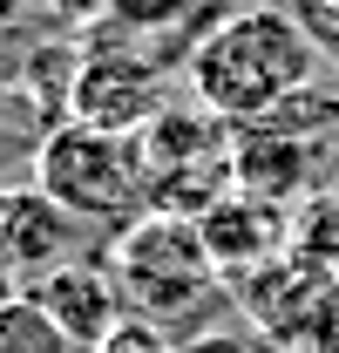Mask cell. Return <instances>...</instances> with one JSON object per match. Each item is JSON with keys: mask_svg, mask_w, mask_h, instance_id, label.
<instances>
[{"mask_svg": "<svg viewBox=\"0 0 339 353\" xmlns=\"http://www.w3.org/2000/svg\"><path fill=\"white\" fill-rule=\"evenodd\" d=\"M319 48L285 7H238L211 41L190 54L183 82L197 95V109L217 116L224 130H251L278 102H292L312 88Z\"/></svg>", "mask_w": 339, "mask_h": 353, "instance_id": "6da1fadb", "label": "cell"}, {"mask_svg": "<svg viewBox=\"0 0 339 353\" xmlns=\"http://www.w3.org/2000/svg\"><path fill=\"white\" fill-rule=\"evenodd\" d=\"M109 279L123 292V312L143 319V326H156V333H183L197 312L224 306V279H217V265H211V252H204V238H197L190 218L143 211L129 231H116Z\"/></svg>", "mask_w": 339, "mask_h": 353, "instance_id": "7a4b0ae2", "label": "cell"}, {"mask_svg": "<svg viewBox=\"0 0 339 353\" xmlns=\"http://www.w3.org/2000/svg\"><path fill=\"white\" fill-rule=\"evenodd\" d=\"M34 190L61 204L75 224H129L143 218V176H136V143L102 136L88 123H61L34 143Z\"/></svg>", "mask_w": 339, "mask_h": 353, "instance_id": "3957f363", "label": "cell"}, {"mask_svg": "<svg viewBox=\"0 0 339 353\" xmlns=\"http://www.w3.org/2000/svg\"><path fill=\"white\" fill-rule=\"evenodd\" d=\"M170 109V75L116 48H82V68L68 88V123H88L102 136H143Z\"/></svg>", "mask_w": 339, "mask_h": 353, "instance_id": "277c9868", "label": "cell"}, {"mask_svg": "<svg viewBox=\"0 0 339 353\" xmlns=\"http://www.w3.org/2000/svg\"><path fill=\"white\" fill-rule=\"evenodd\" d=\"M82 259V224L61 204H48L34 183H7V224H0V272L28 279V292L48 272Z\"/></svg>", "mask_w": 339, "mask_h": 353, "instance_id": "5b68a950", "label": "cell"}, {"mask_svg": "<svg viewBox=\"0 0 339 353\" xmlns=\"http://www.w3.org/2000/svg\"><path fill=\"white\" fill-rule=\"evenodd\" d=\"M28 299L68 333V347H75V353H95L129 319V312H123V292H116V279H109V259H88V252L75 265H61V272H48Z\"/></svg>", "mask_w": 339, "mask_h": 353, "instance_id": "8992f818", "label": "cell"}, {"mask_svg": "<svg viewBox=\"0 0 339 353\" xmlns=\"http://www.w3.org/2000/svg\"><path fill=\"white\" fill-rule=\"evenodd\" d=\"M312 157H319V143H305V136L265 130V123L231 130V176H238V190L278 204V211L312 183Z\"/></svg>", "mask_w": 339, "mask_h": 353, "instance_id": "52a82bcc", "label": "cell"}, {"mask_svg": "<svg viewBox=\"0 0 339 353\" xmlns=\"http://www.w3.org/2000/svg\"><path fill=\"white\" fill-rule=\"evenodd\" d=\"M197 238H204V252H211L217 279H224V272H258V265L285 245V211H278V204H265V197L231 190L217 211L197 218Z\"/></svg>", "mask_w": 339, "mask_h": 353, "instance_id": "ba28073f", "label": "cell"}, {"mask_svg": "<svg viewBox=\"0 0 339 353\" xmlns=\"http://www.w3.org/2000/svg\"><path fill=\"white\" fill-rule=\"evenodd\" d=\"M0 353H75V347L28 292H0Z\"/></svg>", "mask_w": 339, "mask_h": 353, "instance_id": "9c48e42d", "label": "cell"}, {"mask_svg": "<svg viewBox=\"0 0 339 353\" xmlns=\"http://www.w3.org/2000/svg\"><path fill=\"white\" fill-rule=\"evenodd\" d=\"M95 353H176V340L156 333V326H143V319H123V326H116Z\"/></svg>", "mask_w": 339, "mask_h": 353, "instance_id": "30bf717a", "label": "cell"}, {"mask_svg": "<svg viewBox=\"0 0 339 353\" xmlns=\"http://www.w3.org/2000/svg\"><path fill=\"white\" fill-rule=\"evenodd\" d=\"M7 116H14V95H7V82H0V130H7Z\"/></svg>", "mask_w": 339, "mask_h": 353, "instance_id": "8fae6325", "label": "cell"}, {"mask_svg": "<svg viewBox=\"0 0 339 353\" xmlns=\"http://www.w3.org/2000/svg\"><path fill=\"white\" fill-rule=\"evenodd\" d=\"M0 224H7V183H0Z\"/></svg>", "mask_w": 339, "mask_h": 353, "instance_id": "7c38bea8", "label": "cell"}, {"mask_svg": "<svg viewBox=\"0 0 339 353\" xmlns=\"http://www.w3.org/2000/svg\"><path fill=\"white\" fill-rule=\"evenodd\" d=\"M333 143H339V123H333Z\"/></svg>", "mask_w": 339, "mask_h": 353, "instance_id": "4fadbf2b", "label": "cell"}, {"mask_svg": "<svg viewBox=\"0 0 339 353\" xmlns=\"http://www.w3.org/2000/svg\"><path fill=\"white\" fill-rule=\"evenodd\" d=\"M333 61H339V54H333Z\"/></svg>", "mask_w": 339, "mask_h": 353, "instance_id": "5bb4252c", "label": "cell"}]
</instances>
